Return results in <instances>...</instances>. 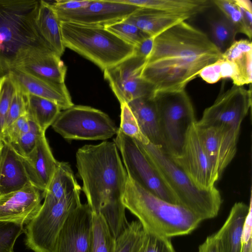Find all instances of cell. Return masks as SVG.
I'll list each match as a JSON object with an SVG mask.
<instances>
[{"label":"cell","instance_id":"6da1fadb","mask_svg":"<svg viewBox=\"0 0 252 252\" xmlns=\"http://www.w3.org/2000/svg\"><path fill=\"white\" fill-rule=\"evenodd\" d=\"M221 55L205 32L183 21L155 37L140 77L153 87L154 94L184 90Z\"/></svg>","mask_w":252,"mask_h":252},{"label":"cell","instance_id":"7a4b0ae2","mask_svg":"<svg viewBox=\"0 0 252 252\" xmlns=\"http://www.w3.org/2000/svg\"><path fill=\"white\" fill-rule=\"evenodd\" d=\"M82 190L93 213L100 214L113 232L126 223L122 201L127 174L114 142L86 145L76 153Z\"/></svg>","mask_w":252,"mask_h":252},{"label":"cell","instance_id":"3957f363","mask_svg":"<svg viewBox=\"0 0 252 252\" xmlns=\"http://www.w3.org/2000/svg\"><path fill=\"white\" fill-rule=\"evenodd\" d=\"M39 5L36 0H0V77L26 55L51 50L36 27Z\"/></svg>","mask_w":252,"mask_h":252},{"label":"cell","instance_id":"277c9868","mask_svg":"<svg viewBox=\"0 0 252 252\" xmlns=\"http://www.w3.org/2000/svg\"><path fill=\"white\" fill-rule=\"evenodd\" d=\"M122 201L146 231L165 238L189 234L202 221L187 209L158 197L128 176Z\"/></svg>","mask_w":252,"mask_h":252},{"label":"cell","instance_id":"5b68a950","mask_svg":"<svg viewBox=\"0 0 252 252\" xmlns=\"http://www.w3.org/2000/svg\"><path fill=\"white\" fill-rule=\"evenodd\" d=\"M135 142L173 194L178 205L189 211L201 221L218 216L222 200L215 187L208 189L198 188L160 146L150 142Z\"/></svg>","mask_w":252,"mask_h":252},{"label":"cell","instance_id":"8992f818","mask_svg":"<svg viewBox=\"0 0 252 252\" xmlns=\"http://www.w3.org/2000/svg\"><path fill=\"white\" fill-rule=\"evenodd\" d=\"M63 42L103 71L133 56L135 47L104 27L61 21Z\"/></svg>","mask_w":252,"mask_h":252},{"label":"cell","instance_id":"52a82bcc","mask_svg":"<svg viewBox=\"0 0 252 252\" xmlns=\"http://www.w3.org/2000/svg\"><path fill=\"white\" fill-rule=\"evenodd\" d=\"M161 141V147L170 157L178 156L186 132L196 121L191 101L185 90L154 94Z\"/></svg>","mask_w":252,"mask_h":252},{"label":"cell","instance_id":"ba28073f","mask_svg":"<svg viewBox=\"0 0 252 252\" xmlns=\"http://www.w3.org/2000/svg\"><path fill=\"white\" fill-rule=\"evenodd\" d=\"M79 187L59 200L44 196L43 203L25 228L26 246L34 252H53L70 213L81 204Z\"/></svg>","mask_w":252,"mask_h":252},{"label":"cell","instance_id":"9c48e42d","mask_svg":"<svg viewBox=\"0 0 252 252\" xmlns=\"http://www.w3.org/2000/svg\"><path fill=\"white\" fill-rule=\"evenodd\" d=\"M51 126L68 140H106L117 135L119 131L105 113L84 105H74L61 111Z\"/></svg>","mask_w":252,"mask_h":252},{"label":"cell","instance_id":"30bf717a","mask_svg":"<svg viewBox=\"0 0 252 252\" xmlns=\"http://www.w3.org/2000/svg\"><path fill=\"white\" fill-rule=\"evenodd\" d=\"M114 142L121 153L128 178L162 199L177 204L173 194L133 139L119 130Z\"/></svg>","mask_w":252,"mask_h":252},{"label":"cell","instance_id":"8fae6325","mask_svg":"<svg viewBox=\"0 0 252 252\" xmlns=\"http://www.w3.org/2000/svg\"><path fill=\"white\" fill-rule=\"evenodd\" d=\"M251 106V89L233 85L218 95L196 123L199 126H219L240 130Z\"/></svg>","mask_w":252,"mask_h":252},{"label":"cell","instance_id":"7c38bea8","mask_svg":"<svg viewBox=\"0 0 252 252\" xmlns=\"http://www.w3.org/2000/svg\"><path fill=\"white\" fill-rule=\"evenodd\" d=\"M196 122L188 127L180 154L171 158L198 188L208 189L215 187L220 175L202 145Z\"/></svg>","mask_w":252,"mask_h":252},{"label":"cell","instance_id":"4fadbf2b","mask_svg":"<svg viewBox=\"0 0 252 252\" xmlns=\"http://www.w3.org/2000/svg\"><path fill=\"white\" fill-rule=\"evenodd\" d=\"M145 62V59L133 55L103 71L104 78L120 104L154 94L153 87L140 77Z\"/></svg>","mask_w":252,"mask_h":252},{"label":"cell","instance_id":"5bb4252c","mask_svg":"<svg viewBox=\"0 0 252 252\" xmlns=\"http://www.w3.org/2000/svg\"><path fill=\"white\" fill-rule=\"evenodd\" d=\"M138 8L116 0H85L73 9H53L60 21L104 27L125 20Z\"/></svg>","mask_w":252,"mask_h":252},{"label":"cell","instance_id":"9a60e30c","mask_svg":"<svg viewBox=\"0 0 252 252\" xmlns=\"http://www.w3.org/2000/svg\"><path fill=\"white\" fill-rule=\"evenodd\" d=\"M92 241V212L87 203H81L69 215L53 252H91Z\"/></svg>","mask_w":252,"mask_h":252},{"label":"cell","instance_id":"2e32d148","mask_svg":"<svg viewBox=\"0 0 252 252\" xmlns=\"http://www.w3.org/2000/svg\"><path fill=\"white\" fill-rule=\"evenodd\" d=\"M195 125L207 156L221 175L236 154L240 130L219 126H199L196 123Z\"/></svg>","mask_w":252,"mask_h":252},{"label":"cell","instance_id":"e0dca14e","mask_svg":"<svg viewBox=\"0 0 252 252\" xmlns=\"http://www.w3.org/2000/svg\"><path fill=\"white\" fill-rule=\"evenodd\" d=\"M40 191L32 185L0 195V221L27 224L41 206Z\"/></svg>","mask_w":252,"mask_h":252},{"label":"cell","instance_id":"ac0fdd59","mask_svg":"<svg viewBox=\"0 0 252 252\" xmlns=\"http://www.w3.org/2000/svg\"><path fill=\"white\" fill-rule=\"evenodd\" d=\"M25 94L40 96L57 104L63 110L74 105L65 83H58L12 69L7 73Z\"/></svg>","mask_w":252,"mask_h":252},{"label":"cell","instance_id":"d6986e66","mask_svg":"<svg viewBox=\"0 0 252 252\" xmlns=\"http://www.w3.org/2000/svg\"><path fill=\"white\" fill-rule=\"evenodd\" d=\"M21 157L31 185L42 192L45 191L58 162L52 154L45 133L39 137L35 148L29 155Z\"/></svg>","mask_w":252,"mask_h":252},{"label":"cell","instance_id":"ffe728a7","mask_svg":"<svg viewBox=\"0 0 252 252\" xmlns=\"http://www.w3.org/2000/svg\"><path fill=\"white\" fill-rule=\"evenodd\" d=\"M12 69L58 83H65L67 71L61 57L50 49L26 55Z\"/></svg>","mask_w":252,"mask_h":252},{"label":"cell","instance_id":"44dd1931","mask_svg":"<svg viewBox=\"0 0 252 252\" xmlns=\"http://www.w3.org/2000/svg\"><path fill=\"white\" fill-rule=\"evenodd\" d=\"M2 142L0 151V195L31 185L21 157L9 143Z\"/></svg>","mask_w":252,"mask_h":252},{"label":"cell","instance_id":"7402d4cb","mask_svg":"<svg viewBox=\"0 0 252 252\" xmlns=\"http://www.w3.org/2000/svg\"><path fill=\"white\" fill-rule=\"evenodd\" d=\"M252 208L243 202L235 203L223 225L214 233L220 252H241L244 225Z\"/></svg>","mask_w":252,"mask_h":252},{"label":"cell","instance_id":"603a6c76","mask_svg":"<svg viewBox=\"0 0 252 252\" xmlns=\"http://www.w3.org/2000/svg\"><path fill=\"white\" fill-rule=\"evenodd\" d=\"M192 17L189 15L139 7L125 19L150 36H156L165 30Z\"/></svg>","mask_w":252,"mask_h":252},{"label":"cell","instance_id":"cb8c5ba5","mask_svg":"<svg viewBox=\"0 0 252 252\" xmlns=\"http://www.w3.org/2000/svg\"><path fill=\"white\" fill-rule=\"evenodd\" d=\"M127 104L143 134L150 143L161 147L158 116L153 95L136 98Z\"/></svg>","mask_w":252,"mask_h":252},{"label":"cell","instance_id":"d4e9b609","mask_svg":"<svg viewBox=\"0 0 252 252\" xmlns=\"http://www.w3.org/2000/svg\"><path fill=\"white\" fill-rule=\"evenodd\" d=\"M221 58L233 65L234 74L231 79L234 85L243 86L252 83V43L251 40H235L221 54Z\"/></svg>","mask_w":252,"mask_h":252},{"label":"cell","instance_id":"484cf974","mask_svg":"<svg viewBox=\"0 0 252 252\" xmlns=\"http://www.w3.org/2000/svg\"><path fill=\"white\" fill-rule=\"evenodd\" d=\"M36 25L41 37L49 48L61 57L65 47L63 40L61 21L49 2L39 0Z\"/></svg>","mask_w":252,"mask_h":252},{"label":"cell","instance_id":"4316f807","mask_svg":"<svg viewBox=\"0 0 252 252\" xmlns=\"http://www.w3.org/2000/svg\"><path fill=\"white\" fill-rule=\"evenodd\" d=\"M139 7L167 12L188 14L192 17L211 6L208 0H116Z\"/></svg>","mask_w":252,"mask_h":252},{"label":"cell","instance_id":"83f0119b","mask_svg":"<svg viewBox=\"0 0 252 252\" xmlns=\"http://www.w3.org/2000/svg\"><path fill=\"white\" fill-rule=\"evenodd\" d=\"M27 115L44 132L51 126L62 111L56 103L49 99L26 94Z\"/></svg>","mask_w":252,"mask_h":252},{"label":"cell","instance_id":"f1b7e54d","mask_svg":"<svg viewBox=\"0 0 252 252\" xmlns=\"http://www.w3.org/2000/svg\"><path fill=\"white\" fill-rule=\"evenodd\" d=\"M79 187L70 164L58 161L47 189L42 192V196H48L59 200Z\"/></svg>","mask_w":252,"mask_h":252},{"label":"cell","instance_id":"f546056e","mask_svg":"<svg viewBox=\"0 0 252 252\" xmlns=\"http://www.w3.org/2000/svg\"><path fill=\"white\" fill-rule=\"evenodd\" d=\"M145 233L138 220L129 222L124 230L115 239V252H139Z\"/></svg>","mask_w":252,"mask_h":252},{"label":"cell","instance_id":"4dcf8cb0","mask_svg":"<svg viewBox=\"0 0 252 252\" xmlns=\"http://www.w3.org/2000/svg\"><path fill=\"white\" fill-rule=\"evenodd\" d=\"M93 241L91 252H115V239L100 214L93 213Z\"/></svg>","mask_w":252,"mask_h":252},{"label":"cell","instance_id":"1f68e13d","mask_svg":"<svg viewBox=\"0 0 252 252\" xmlns=\"http://www.w3.org/2000/svg\"><path fill=\"white\" fill-rule=\"evenodd\" d=\"M212 42L222 54L235 41L237 32L234 27L223 15L210 23Z\"/></svg>","mask_w":252,"mask_h":252},{"label":"cell","instance_id":"d6a6232c","mask_svg":"<svg viewBox=\"0 0 252 252\" xmlns=\"http://www.w3.org/2000/svg\"><path fill=\"white\" fill-rule=\"evenodd\" d=\"M104 28L123 41L134 47L151 36L134 25L125 20L106 26Z\"/></svg>","mask_w":252,"mask_h":252},{"label":"cell","instance_id":"836d02e7","mask_svg":"<svg viewBox=\"0 0 252 252\" xmlns=\"http://www.w3.org/2000/svg\"><path fill=\"white\" fill-rule=\"evenodd\" d=\"M121 121L119 130L134 140L143 144L149 143L142 133L137 121L127 103L121 104Z\"/></svg>","mask_w":252,"mask_h":252},{"label":"cell","instance_id":"e575fe53","mask_svg":"<svg viewBox=\"0 0 252 252\" xmlns=\"http://www.w3.org/2000/svg\"><path fill=\"white\" fill-rule=\"evenodd\" d=\"M16 86L8 73L0 77V138L3 131Z\"/></svg>","mask_w":252,"mask_h":252},{"label":"cell","instance_id":"d590c367","mask_svg":"<svg viewBox=\"0 0 252 252\" xmlns=\"http://www.w3.org/2000/svg\"><path fill=\"white\" fill-rule=\"evenodd\" d=\"M44 133L45 132L42 131L34 122L31 121L30 131L9 144L21 157H25L33 150L39 137Z\"/></svg>","mask_w":252,"mask_h":252},{"label":"cell","instance_id":"8d00e7d4","mask_svg":"<svg viewBox=\"0 0 252 252\" xmlns=\"http://www.w3.org/2000/svg\"><path fill=\"white\" fill-rule=\"evenodd\" d=\"M25 233L23 225L0 221V252H14L17 239Z\"/></svg>","mask_w":252,"mask_h":252},{"label":"cell","instance_id":"74e56055","mask_svg":"<svg viewBox=\"0 0 252 252\" xmlns=\"http://www.w3.org/2000/svg\"><path fill=\"white\" fill-rule=\"evenodd\" d=\"M212 2L232 24L237 33L247 35L242 14L235 0H215Z\"/></svg>","mask_w":252,"mask_h":252},{"label":"cell","instance_id":"f35d334b","mask_svg":"<svg viewBox=\"0 0 252 252\" xmlns=\"http://www.w3.org/2000/svg\"><path fill=\"white\" fill-rule=\"evenodd\" d=\"M15 86V91L9 108L3 131L19 118L27 114L26 94L16 84Z\"/></svg>","mask_w":252,"mask_h":252},{"label":"cell","instance_id":"ab89813d","mask_svg":"<svg viewBox=\"0 0 252 252\" xmlns=\"http://www.w3.org/2000/svg\"><path fill=\"white\" fill-rule=\"evenodd\" d=\"M145 232L139 252H171L174 250L170 239Z\"/></svg>","mask_w":252,"mask_h":252},{"label":"cell","instance_id":"60d3db41","mask_svg":"<svg viewBox=\"0 0 252 252\" xmlns=\"http://www.w3.org/2000/svg\"><path fill=\"white\" fill-rule=\"evenodd\" d=\"M31 124V121L27 114L22 116L3 131L1 139L9 144L13 142L21 135L30 131Z\"/></svg>","mask_w":252,"mask_h":252},{"label":"cell","instance_id":"b9f144b4","mask_svg":"<svg viewBox=\"0 0 252 252\" xmlns=\"http://www.w3.org/2000/svg\"><path fill=\"white\" fill-rule=\"evenodd\" d=\"M198 76L210 84L215 83L222 79L220 59L204 67Z\"/></svg>","mask_w":252,"mask_h":252},{"label":"cell","instance_id":"7bdbcfd3","mask_svg":"<svg viewBox=\"0 0 252 252\" xmlns=\"http://www.w3.org/2000/svg\"><path fill=\"white\" fill-rule=\"evenodd\" d=\"M243 18V23L250 40L252 36V4L249 0H235Z\"/></svg>","mask_w":252,"mask_h":252},{"label":"cell","instance_id":"ee69618b","mask_svg":"<svg viewBox=\"0 0 252 252\" xmlns=\"http://www.w3.org/2000/svg\"><path fill=\"white\" fill-rule=\"evenodd\" d=\"M252 208L246 219L244 225L241 252H252Z\"/></svg>","mask_w":252,"mask_h":252},{"label":"cell","instance_id":"f6af8a7d","mask_svg":"<svg viewBox=\"0 0 252 252\" xmlns=\"http://www.w3.org/2000/svg\"><path fill=\"white\" fill-rule=\"evenodd\" d=\"M155 37L150 36L135 46L134 55L146 60L152 49Z\"/></svg>","mask_w":252,"mask_h":252},{"label":"cell","instance_id":"bcb514c9","mask_svg":"<svg viewBox=\"0 0 252 252\" xmlns=\"http://www.w3.org/2000/svg\"><path fill=\"white\" fill-rule=\"evenodd\" d=\"M198 252H220L214 234L208 236L198 247Z\"/></svg>","mask_w":252,"mask_h":252},{"label":"cell","instance_id":"7dc6e473","mask_svg":"<svg viewBox=\"0 0 252 252\" xmlns=\"http://www.w3.org/2000/svg\"><path fill=\"white\" fill-rule=\"evenodd\" d=\"M2 143H3V142H2V140L0 138V151L2 145Z\"/></svg>","mask_w":252,"mask_h":252},{"label":"cell","instance_id":"c3c4849f","mask_svg":"<svg viewBox=\"0 0 252 252\" xmlns=\"http://www.w3.org/2000/svg\"><path fill=\"white\" fill-rule=\"evenodd\" d=\"M171 252H175V250L171 251Z\"/></svg>","mask_w":252,"mask_h":252}]
</instances>
